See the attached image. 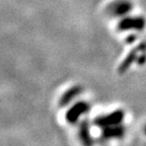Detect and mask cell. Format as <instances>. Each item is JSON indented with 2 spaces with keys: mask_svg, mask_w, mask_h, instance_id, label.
I'll list each match as a JSON object with an SVG mask.
<instances>
[{
  "mask_svg": "<svg viewBox=\"0 0 146 146\" xmlns=\"http://www.w3.org/2000/svg\"><path fill=\"white\" fill-rule=\"evenodd\" d=\"M145 25V21L142 17H127L119 23V29L122 31L127 30H142Z\"/></svg>",
  "mask_w": 146,
  "mask_h": 146,
  "instance_id": "1",
  "label": "cell"
},
{
  "mask_svg": "<svg viewBox=\"0 0 146 146\" xmlns=\"http://www.w3.org/2000/svg\"><path fill=\"white\" fill-rule=\"evenodd\" d=\"M110 10L114 15H124L131 10V4L127 1H118L111 5Z\"/></svg>",
  "mask_w": 146,
  "mask_h": 146,
  "instance_id": "2",
  "label": "cell"
},
{
  "mask_svg": "<svg viewBox=\"0 0 146 146\" xmlns=\"http://www.w3.org/2000/svg\"><path fill=\"white\" fill-rule=\"evenodd\" d=\"M144 132H145V134H146V126H145V128H144Z\"/></svg>",
  "mask_w": 146,
  "mask_h": 146,
  "instance_id": "3",
  "label": "cell"
}]
</instances>
